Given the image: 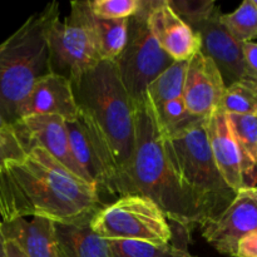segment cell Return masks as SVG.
<instances>
[{
    "label": "cell",
    "instance_id": "31",
    "mask_svg": "<svg viewBox=\"0 0 257 257\" xmlns=\"http://www.w3.org/2000/svg\"><path fill=\"white\" fill-rule=\"evenodd\" d=\"M0 257H7L5 255V238L2 233V223H0Z\"/></svg>",
    "mask_w": 257,
    "mask_h": 257
},
{
    "label": "cell",
    "instance_id": "24",
    "mask_svg": "<svg viewBox=\"0 0 257 257\" xmlns=\"http://www.w3.org/2000/svg\"><path fill=\"white\" fill-rule=\"evenodd\" d=\"M167 3L173 12L192 29L220 9L212 0H167Z\"/></svg>",
    "mask_w": 257,
    "mask_h": 257
},
{
    "label": "cell",
    "instance_id": "22",
    "mask_svg": "<svg viewBox=\"0 0 257 257\" xmlns=\"http://www.w3.org/2000/svg\"><path fill=\"white\" fill-rule=\"evenodd\" d=\"M220 20L237 42H255L257 38V2L243 0L230 14H221Z\"/></svg>",
    "mask_w": 257,
    "mask_h": 257
},
{
    "label": "cell",
    "instance_id": "23",
    "mask_svg": "<svg viewBox=\"0 0 257 257\" xmlns=\"http://www.w3.org/2000/svg\"><path fill=\"white\" fill-rule=\"evenodd\" d=\"M113 257H193L186 247L172 243L155 245L141 241H109Z\"/></svg>",
    "mask_w": 257,
    "mask_h": 257
},
{
    "label": "cell",
    "instance_id": "27",
    "mask_svg": "<svg viewBox=\"0 0 257 257\" xmlns=\"http://www.w3.org/2000/svg\"><path fill=\"white\" fill-rule=\"evenodd\" d=\"M242 60L245 65L246 75L250 79L257 80V44L256 42L241 43Z\"/></svg>",
    "mask_w": 257,
    "mask_h": 257
},
{
    "label": "cell",
    "instance_id": "8",
    "mask_svg": "<svg viewBox=\"0 0 257 257\" xmlns=\"http://www.w3.org/2000/svg\"><path fill=\"white\" fill-rule=\"evenodd\" d=\"M87 0L70 3V14L59 18L48 30L49 72L74 80L102 62L87 20Z\"/></svg>",
    "mask_w": 257,
    "mask_h": 257
},
{
    "label": "cell",
    "instance_id": "9",
    "mask_svg": "<svg viewBox=\"0 0 257 257\" xmlns=\"http://www.w3.org/2000/svg\"><path fill=\"white\" fill-rule=\"evenodd\" d=\"M65 125L73 157L95 187L100 200L103 195L119 197L120 168L97 123L79 109L77 118L73 122H65Z\"/></svg>",
    "mask_w": 257,
    "mask_h": 257
},
{
    "label": "cell",
    "instance_id": "32",
    "mask_svg": "<svg viewBox=\"0 0 257 257\" xmlns=\"http://www.w3.org/2000/svg\"><path fill=\"white\" fill-rule=\"evenodd\" d=\"M0 223H2V216H0Z\"/></svg>",
    "mask_w": 257,
    "mask_h": 257
},
{
    "label": "cell",
    "instance_id": "19",
    "mask_svg": "<svg viewBox=\"0 0 257 257\" xmlns=\"http://www.w3.org/2000/svg\"><path fill=\"white\" fill-rule=\"evenodd\" d=\"M87 20L102 60H113L122 53L127 42L128 19H102L92 14L87 3Z\"/></svg>",
    "mask_w": 257,
    "mask_h": 257
},
{
    "label": "cell",
    "instance_id": "25",
    "mask_svg": "<svg viewBox=\"0 0 257 257\" xmlns=\"http://www.w3.org/2000/svg\"><path fill=\"white\" fill-rule=\"evenodd\" d=\"M93 15L102 19H128L142 7V0H87Z\"/></svg>",
    "mask_w": 257,
    "mask_h": 257
},
{
    "label": "cell",
    "instance_id": "3",
    "mask_svg": "<svg viewBox=\"0 0 257 257\" xmlns=\"http://www.w3.org/2000/svg\"><path fill=\"white\" fill-rule=\"evenodd\" d=\"M59 18V3L53 2L28 18L0 44V114L19 122V109L35 80L49 72L48 30Z\"/></svg>",
    "mask_w": 257,
    "mask_h": 257
},
{
    "label": "cell",
    "instance_id": "17",
    "mask_svg": "<svg viewBox=\"0 0 257 257\" xmlns=\"http://www.w3.org/2000/svg\"><path fill=\"white\" fill-rule=\"evenodd\" d=\"M2 233L27 257H60L54 222L48 218H15L2 223Z\"/></svg>",
    "mask_w": 257,
    "mask_h": 257
},
{
    "label": "cell",
    "instance_id": "30",
    "mask_svg": "<svg viewBox=\"0 0 257 257\" xmlns=\"http://www.w3.org/2000/svg\"><path fill=\"white\" fill-rule=\"evenodd\" d=\"M15 124H10L2 114H0V132H7V131H12Z\"/></svg>",
    "mask_w": 257,
    "mask_h": 257
},
{
    "label": "cell",
    "instance_id": "5",
    "mask_svg": "<svg viewBox=\"0 0 257 257\" xmlns=\"http://www.w3.org/2000/svg\"><path fill=\"white\" fill-rule=\"evenodd\" d=\"M70 83L78 108L89 114L104 133L122 173L133 155L136 107L115 64L102 60Z\"/></svg>",
    "mask_w": 257,
    "mask_h": 257
},
{
    "label": "cell",
    "instance_id": "15",
    "mask_svg": "<svg viewBox=\"0 0 257 257\" xmlns=\"http://www.w3.org/2000/svg\"><path fill=\"white\" fill-rule=\"evenodd\" d=\"M17 123L32 145L42 147L70 172L90 183L73 157L69 135L63 118L48 114L28 115Z\"/></svg>",
    "mask_w": 257,
    "mask_h": 257
},
{
    "label": "cell",
    "instance_id": "4",
    "mask_svg": "<svg viewBox=\"0 0 257 257\" xmlns=\"http://www.w3.org/2000/svg\"><path fill=\"white\" fill-rule=\"evenodd\" d=\"M163 145L176 180L200 211L202 223L217 217L236 193L223 181L213 162L206 135V118H198L163 136Z\"/></svg>",
    "mask_w": 257,
    "mask_h": 257
},
{
    "label": "cell",
    "instance_id": "13",
    "mask_svg": "<svg viewBox=\"0 0 257 257\" xmlns=\"http://www.w3.org/2000/svg\"><path fill=\"white\" fill-rule=\"evenodd\" d=\"M148 27L173 62L188 60L201 50L200 35L173 12L167 0H151Z\"/></svg>",
    "mask_w": 257,
    "mask_h": 257
},
{
    "label": "cell",
    "instance_id": "29",
    "mask_svg": "<svg viewBox=\"0 0 257 257\" xmlns=\"http://www.w3.org/2000/svg\"><path fill=\"white\" fill-rule=\"evenodd\" d=\"M5 255L7 257H27L14 242L7 240H5Z\"/></svg>",
    "mask_w": 257,
    "mask_h": 257
},
{
    "label": "cell",
    "instance_id": "16",
    "mask_svg": "<svg viewBox=\"0 0 257 257\" xmlns=\"http://www.w3.org/2000/svg\"><path fill=\"white\" fill-rule=\"evenodd\" d=\"M206 135L213 162L221 177L233 192L237 193V191L243 187L241 152L233 140L225 113L216 110L206 118Z\"/></svg>",
    "mask_w": 257,
    "mask_h": 257
},
{
    "label": "cell",
    "instance_id": "1",
    "mask_svg": "<svg viewBox=\"0 0 257 257\" xmlns=\"http://www.w3.org/2000/svg\"><path fill=\"white\" fill-rule=\"evenodd\" d=\"M105 205L92 183L33 145L20 160L0 167L2 223L43 217L55 223H89Z\"/></svg>",
    "mask_w": 257,
    "mask_h": 257
},
{
    "label": "cell",
    "instance_id": "7",
    "mask_svg": "<svg viewBox=\"0 0 257 257\" xmlns=\"http://www.w3.org/2000/svg\"><path fill=\"white\" fill-rule=\"evenodd\" d=\"M150 5L151 0H142L141 9L128 18L127 42L113 60L135 107L143 100L148 85L173 63L148 27Z\"/></svg>",
    "mask_w": 257,
    "mask_h": 257
},
{
    "label": "cell",
    "instance_id": "28",
    "mask_svg": "<svg viewBox=\"0 0 257 257\" xmlns=\"http://www.w3.org/2000/svg\"><path fill=\"white\" fill-rule=\"evenodd\" d=\"M233 257H257V231L243 236L238 241Z\"/></svg>",
    "mask_w": 257,
    "mask_h": 257
},
{
    "label": "cell",
    "instance_id": "12",
    "mask_svg": "<svg viewBox=\"0 0 257 257\" xmlns=\"http://www.w3.org/2000/svg\"><path fill=\"white\" fill-rule=\"evenodd\" d=\"M222 13L216 10L207 20L193 28L201 38V52L212 59L228 87L232 83L247 78L242 60L241 43L227 32L220 20ZM250 79V78H248Z\"/></svg>",
    "mask_w": 257,
    "mask_h": 257
},
{
    "label": "cell",
    "instance_id": "21",
    "mask_svg": "<svg viewBox=\"0 0 257 257\" xmlns=\"http://www.w3.org/2000/svg\"><path fill=\"white\" fill-rule=\"evenodd\" d=\"M225 114H257V80H238L225 88L217 108Z\"/></svg>",
    "mask_w": 257,
    "mask_h": 257
},
{
    "label": "cell",
    "instance_id": "33",
    "mask_svg": "<svg viewBox=\"0 0 257 257\" xmlns=\"http://www.w3.org/2000/svg\"><path fill=\"white\" fill-rule=\"evenodd\" d=\"M193 257H195V256H193Z\"/></svg>",
    "mask_w": 257,
    "mask_h": 257
},
{
    "label": "cell",
    "instance_id": "11",
    "mask_svg": "<svg viewBox=\"0 0 257 257\" xmlns=\"http://www.w3.org/2000/svg\"><path fill=\"white\" fill-rule=\"evenodd\" d=\"M225 83L211 58L198 50L188 59L183 80V102L188 113L208 118L217 110Z\"/></svg>",
    "mask_w": 257,
    "mask_h": 257
},
{
    "label": "cell",
    "instance_id": "18",
    "mask_svg": "<svg viewBox=\"0 0 257 257\" xmlns=\"http://www.w3.org/2000/svg\"><path fill=\"white\" fill-rule=\"evenodd\" d=\"M60 257H113L109 241L98 236L89 223H55Z\"/></svg>",
    "mask_w": 257,
    "mask_h": 257
},
{
    "label": "cell",
    "instance_id": "2",
    "mask_svg": "<svg viewBox=\"0 0 257 257\" xmlns=\"http://www.w3.org/2000/svg\"><path fill=\"white\" fill-rule=\"evenodd\" d=\"M125 195L150 198L167 220L186 230L202 223L200 211L176 180L166 155L155 107L147 92L142 102L136 105L133 155L120 173L119 197Z\"/></svg>",
    "mask_w": 257,
    "mask_h": 257
},
{
    "label": "cell",
    "instance_id": "6",
    "mask_svg": "<svg viewBox=\"0 0 257 257\" xmlns=\"http://www.w3.org/2000/svg\"><path fill=\"white\" fill-rule=\"evenodd\" d=\"M90 228L107 241H141L166 245L172 240L167 217L152 200L125 195L103 205L93 215Z\"/></svg>",
    "mask_w": 257,
    "mask_h": 257
},
{
    "label": "cell",
    "instance_id": "14",
    "mask_svg": "<svg viewBox=\"0 0 257 257\" xmlns=\"http://www.w3.org/2000/svg\"><path fill=\"white\" fill-rule=\"evenodd\" d=\"M79 108L75 103L70 80L48 73L35 80L19 109V120L28 115H58L65 122L77 118Z\"/></svg>",
    "mask_w": 257,
    "mask_h": 257
},
{
    "label": "cell",
    "instance_id": "20",
    "mask_svg": "<svg viewBox=\"0 0 257 257\" xmlns=\"http://www.w3.org/2000/svg\"><path fill=\"white\" fill-rule=\"evenodd\" d=\"M187 62H173L148 85L147 94L155 107L183 97V80Z\"/></svg>",
    "mask_w": 257,
    "mask_h": 257
},
{
    "label": "cell",
    "instance_id": "26",
    "mask_svg": "<svg viewBox=\"0 0 257 257\" xmlns=\"http://www.w3.org/2000/svg\"><path fill=\"white\" fill-rule=\"evenodd\" d=\"M32 146L18 123L12 131L0 132V167L8 161L20 160Z\"/></svg>",
    "mask_w": 257,
    "mask_h": 257
},
{
    "label": "cell",
    "instance_id": "10",
    "mask_svg": "<svg viewBox=\"0 0 257 257\" xmlns=\"http://www.w3.org/2000/svg\"><path fill=\"white\" fill-rule=\"evenodd\" d=\"M202 237L222 255L235 256L237 242L257 231L256 187H242L232 202L213 220L200 226Z\"/></svg>",
    "mask_w": 257,
    "mask_h": 257
}]
</instances>
